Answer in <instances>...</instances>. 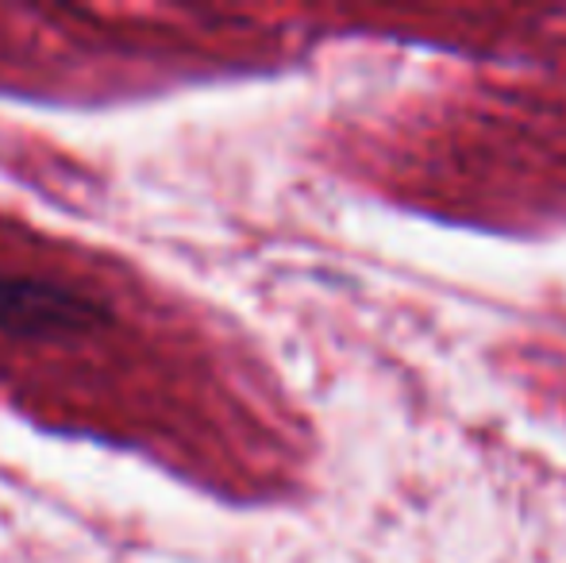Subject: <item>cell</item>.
Returning <instances> with one entry per match:
<instances>
[{"label": "cell", "mask_w": 566, "mask_h": 563, "mask_svg": "<svg viewBox=\"0 0 566 563\" xmlns=\"http://www.w3.org/2000/svg\"><path fill=\"white\" fill-rule=\"evenodd\" d=\"M108 305L66 282L0 274V332L20 340L74 336L108 324Z\"/></svg>", "instance_id": "6da1fadb"}]
</instances>
